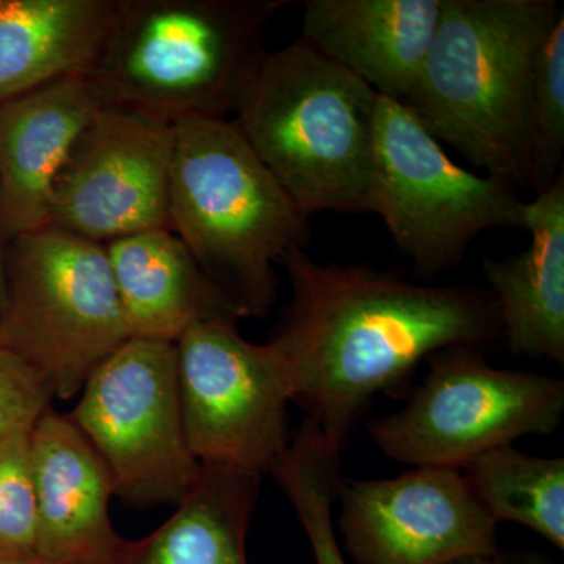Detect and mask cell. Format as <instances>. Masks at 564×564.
Segmentation results:
<instances>
[{"mask_svg":"<svg viewBox=\"0 0 564 564\" xmlns=\"http://www.w3.org/2000/svg\"><path fill=\"white\" fill-rule=\"evenodd\" d=\"M281 265L292 299L270 343L291 375L292 402L340 454L375 395L399 392L423 359L502 337L496 302L474 289L413 284L364 263H318L304 250Z\"/></svg>","mask_w":564,"mask_h":564,"instance_id":"6da1fadb","label":"cell"},{"mask_svg":"<svg viewBox=\"0 0 564 564\" xmlns=\"http://www.w3.org/2000/svg\"><path fill=\"white\" fill-rule=\"evenodd\" d=\"M106 251L131 339L177 344L198 323L243 318L172 231L133 234Z\"/></svg>","mask_w":564,"mask_h":564,"instance_id":"2e32d148","label":"cell"},{"mask_svg":"<svg viewBox=\"0 0 564 564\" xmlns=\"http://www.w3.org/2000/svg\"><path fill=\"white\" fill-rule=\"evenodd\" d=\"M448 564H510L502 555L497 556H467Z\"/></svg>","mask_w":564,"mask_h":564,"instance_id":"484cf974","label":"cell"},{"mask_svg":"<svg viewBox=\"0 0 564 564\" xmlns=\"http://www.w3.org/2000/svg\"><path fill=\"white\" fill-rule=\"evenodd\" d=\"M440 13L441 0H307L302 40L378 95L404 104Z\"/></svg>","mask_w":564,"mask_h":564,"instance_id":"9a60e30c","label":"cell"},{"mask_svg":"<svg viewBox=\"0 0 564 564\" xmlns=\"http://www.w3.org/2000/svg\"><path fill=\"white\" fill-rule=\"evenodd\" d=\"M462 475L496 524L524 525L564 551L563 458H541L503 445L467 463Z\"/></svg>","mask_w":564,"mask_h":564,"instance_id":"ffe728a7","label":"cell"},{"mask_svg":"<svg viewBox=\"0 0 564 564\" xmlns=\"http://www.w3.org/2000/svg\"><path fill=\"white\" fill-rule=\"evenodd\" d=\"M527 250L485 259L502 336L514 355L564 362V176L525 206Z\"/></svg>","mask_w":564,"mask_h":564,"instance_id":"e0dca14e","label":"cell"},{"mask_svg":"<svg viewBox=\"0 0 564 564\" xmlns=\"http://www.w3.org/2000/svg\"><path fill=\"white\" fill-rule=\"evenodd\" d=\"M51 392L21 359L0 347V441L33 429L50 410Z\"/></svg>","mask_w":564,"mask_h":564,"instance_id":"cb8c5ba5","label":"cell"},{"mask_svg":"<svg viewBox=\"0 0 564 564\" xmlns=\"http://www.w3.org/2000/svg\"><path fill=\"white\" fill-rule=\"evenodd\" d=\"M380 95L300 39L263 52L234 124L307 215L372 212Z\"/></svg>","mask_w":564,"mask_h":564,"instance_id":"3957f363","label":"cell"},{"mask_svg":"<svg viewBox=\"0 0 564 564\" xmlns=\"http://www.w3.org/2000/svg\"><path fill=\"white\" fill-rule=\"evenodd\" d=\"M104 106L90 76L65 77L0 102V229L6 239L47 228L55 180Z\"/></svg>","mask_w":564,"mask_h":564,"instance_id":"5bb4252c","label":"cell"},{"mask_svg":"<svg viewBox=\"0 0 564 564\" xmlns=\"http://www.w3.org/2000/svg\"><path fill=\"white\" fill-rule=\"evenodd\" d=\"M41 564H121L131 541L115 532L109 469L68 414L46 411L31 433Z\"/></svg>","mask_w":564,"mask_h":564,"instance_id":"4fadbf2b","label":"cell"},{"mask_svg":"<svg viewBox=\"0 0 564 564\" xmlns=\"http://www.w3.org/2000/svg\"><path fill=\"white\" fill-rule=\"evenodd\" d=\"M340 455L303 421L270 473L303 527L315 564H347L333 527V502L343 480Z\"/></svg>","mask_w":564,"mask_h":564,"instance_id":"44dd1931","label":"cell"},{"mask_svg":"<svg viewBox=\"0 0 564 564\" xmlns=\"http://www.w3.org/2000/svg\"><path fill=\"white\" fill-rule=\"evenodd\" d=\"M122 0H0V102L90 76Z\"/></svg>","mask_w":564,"mask_h":564,"instance_id":"ac0fdd59","label":"cell"},{"mask_svg":"<svg viewBox=\"0 0 564 564\" xmlns=\"http://www.w3.org/2000/svg\"><path fill=\"white\" fill-rule=\"evenodd\" d=\"M129 507L180 505L202 470L185 436L176 344L129 339L104 359L68 414Z\"/></svg>","mask_w":564,"mask_h":564,"instance_id":"9c48e42d","label":"cell"},{"mask_svg":"<svg viewBox=\"0 0 564 564\" xmlns=\"http://www.w3.org/2000/svg\"><path fill=\"white\" fill-rule=\"evenodd\" d=\"M529 564H549V563L543 562V560H533V562H530Z\"/></svg>","mask_w":564,"mask_h":564,"instance_id":"4316f807","label":"cell"},{"mask_svg":"<svg viewBox=\"0 0 564 564\" xmlns=\"http://www.w3.org/2000/svg\"><path fill=\"white\" fill-rule=\"evenodd\" d=\"M372 214L425 278L458 265L475 237L525 229L518 188L456 165L410 107L380 96L375 137Z\"/></svg>","mask_w":564,"mask_h":564,"instance_id":"ba28073f","label":"cell"},{"mask_svg":"<svg viewBox=\"0 0 564 564\" xmlns=\"http://www.w3.org/2000/svg\"><path fill=\"white\" fill-rule=\"evenodd\" d=\"M285 0H122L90 74L106 106L170 122L228 118Z\"/></svg>","mask_w":564,"mask_h":564,"instance_id":"5b68a950","label":"cell"},{"mask_svg":"<svg viewBox=\"0 0 564 564\" xmlns=\"http://www.w3.org/2000/svg\"><path fill=\"white\" fill-rule=\"evenodd\" d=\"M562 13L555 0H441L436 32L404 106L475 169L530 187L534 62Z\"/></svg>","mask_w":564,"mask_h":564,"instance_id":"7a4b0ae2","label":"cell"},{"mask_svg":"<svg viewBox=\"0 0 564 564\" xmlns=\"http://www.w3.org/2000/svg\"><path fill=\"white\" fill-rule=\"evenodd\" d=\"M339 529L359 564H448L500 555L497 524L462 470L415 467L384 480H340Z\"/></svg>","mask_w":564,"mask_h":564,"instance_id":"7c38bea8","label":"cell"},{"mask_svg":"<svg viewBox=\"0 0 564 564\" xmlns=\"http://www.w3.org/2000/svg\"><path fill=\"white\" fill-rule=\"evenodd\" d=\"M31 430L0 441V563L41 564Z\"/></svg>","mask_w":564,"mask_h":564,"instance_id":"603a6c76","label":"cell"},{"mask_svg":"<svg viewBox=\"0 0 564 564\" xmlns=\"http://www.w3.org/2000/svg\"><path fill=\"white\" fill-rule=\"evenodd\" d=\"M176 352L193 456L247 473H272L292 441V381L276 347L252 344L240 336L236 321L218 318L188 329Z\"/></svg>","mask_w":564,"mask_h":564,"instance_id":"30bf717a","label":"cell"},{"mask_svg":"<svg viewBox=\"0 0 564 564\" xmlns=\"http://www.w3.org/2000/svg\"><path fill=\"white\" fill-rule=\"evenodd\" d=\"M170 217L243 318L269 314L278 299L274 265L311 239V217L228 118L174 122Z\"/></svg>","mask_w":564,"mask_h":564,"instance_id":"277c9868","label":"cell"},{"mask_svg":"<svg viewBox=\"0 0 564 564\" xmlns=\"http://www.w3.org/2000/svg\"><path fill=\"white\" fill-rule=\"evenodd\" d=\"M262 475L202 463L198 480L150 536L131 541L121 564H248L247 534Z\"/></svg>","mask_w":564,"mask_h":564,"instance_id":"d6986e66","label":"cell"},{"mask_svg":"<svg viewBox=\"0 0 564 564\" xmlns=\"http://www.w3.org/2000/svg\"><path fill=\"white\" fill-rule=\"evenodd\" d=\"M0 564H2V563H0Z\"/></svg>","mask_w":564,"mask_h":564,"instance_id":"83f0119b","label":"cell"},{"mask_svg":"<svg viewBox=\"0 0 564 564\" xmlns=\"http://www.w3.org/2000/svg\"><path fill=\"white\" fill-rule=\"evenodd\" d=\"M0 347L69 400L131 339L106 245L43 228L13 239Z\"/></svg>","mask_w":564,"mask_h":564,"instance_id":"8992f818","label":"cell"},{"mask_svg":"<svg viewBox=\"0 0 564 564\" xmlns=\"http://www.w3.org/2000/svg\"><path fill=\"white\" fill-rule=\"evenodd\" d=\"M173 122L131 107H101L55 180L47 228L101 245L173 232Z\"/></svg>","mask_w":564,"mask_h":564,"instance_id":"8fae6325","label":"cell"},{"mask_svg":"<svg viewBox=\"0 0 564 564\" xmlns=\"http://www.w3.org/2000/svg\"><path fill=\"white\" fill-rule=\"evenodd\" d=\"M3 240H6V237H3L2 229H0V313H2L7 299V256L3 251Z\"/></svg>","mask_w":564,"mask_h":564,"instance_id":"d4e9b609","label":"cell"},{"mask_svg":"<svg viewBox=\"0 0 564 564\" xmlns=\"http://www.w3.org/2000/svg\"><path fill=\"white\" fill-rule=\"evenodd\" d=\"M530 187L543 193L562 174L564 151V13L544 36L534 62L527 110Z\"/></svg>","mask_w":564,"mask_h":564,"instance_id":"7402d4cb","label":"cell"},{"mask_svg":"<svg viewBox=\"0 0 564 564\" xmlns=\"http://www.w3.org/2000/svg\"><path fill=\"white\" fill-rule=\"evenodd\" d=\"M402 410L367 425L375 445L397 463L462 470L492 448L547 436L562 423L564 381L497 369L474 347L444 348Z\"/></svg>","mask_w":564,"mask_h":564,"instance_id":"52a82bcc","label":"cell"}]
</instances>
